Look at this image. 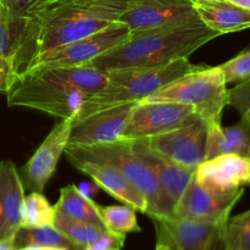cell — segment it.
I'll list each match as a JSON object with an SVG mask.
<instances>
[{
  "instance_id": "34",
  "label": "cell",
  "mask_w": 250,
  "mask_h": 250,
  "mask_svg": "<svg viewBox=\"0 0 250 250\" xmlns=\"http://www.w3.org/2000/svg\"><path fill=\"white\" fill-rule=\"evenodd\" d=\"M0 250H15L14 239L7 238L0 241Z\"/></svg>"
},
{
  "instance_id": "39",
  "label": "cell",
  "mask_w": 250,
  "mask_h": 250,
  "mask_svg": "<svg viewBox=\"0 0 250 250\" xmlns=\"http://www.w3.org/2000/svg\"><path fill=\"white\" fill-rule=\"evenodd\" d=\"M193 1H194V0H193Z\"/></svg>"
},
{
  "instance_id": "13",
  "label": "cell",
  "mask_w": 250,
  "mask_h": 250,
  "mask_svg": "<svg viewBox=\"0 0 250 250\" xmlns=\"http://www.w3.org/2000/svg\"><path fill=\"white\" fill-rule=\"evenodd\" d=\"M71 126V120H61L34 151L33 156L20 168L19 175L24 189L43 193L67 146Z\"/></svg>"
},
{
  "instance_id": "7",
  "label": "cell",
  "mask_w": 250,
  "mask_h": 250,
  "mask_svg": "<svg viewBox=\"0 0 250 250\" xmlns=\"http://www.w3.org/2000/svg\"><path fill=\"white\" fill-rule=\"evenodd\" d=\"M117 21L126 24L132 33L203 23L193 0H129Z\"/></svg>"
},
{
  "instance_id": "29",
  "label": "cell",
  "mask_w": 250,
  "mask_h": 250,
  "mask_svg": "<svg viewBox=\"0 0 250 250\" xmlns=\"http://www.w3.org/2000/svg\"><path fill=\"white\" fill-rule=\"evenodd\" d=\"M229 105L250 120V81L237 83L236 87L229 89Z\"/></svg>"
},
{
  "instance_id": "5",
  "label": "cell",
  "mask_w": 250,
  "mask_h": 250,
  "mask_svg": "<svg viewBox=\"0 0 250 250\" xmlns=\"http://www.w3.org/2000/svg\"><path fill=\"white\" fill-rule=\"evenodd\" d=\"M142 102L189 105L209 127L221 124L224 110L229 105V89L219 66L202 67L173 81Z\"/></svg>"
},
{
  "instance_id": "32",
  "label": "cell",
  "mask_w": 250,
  "mask_h": 250,
  "mask_svg": "<svg viewBox=\"0 0 250 250\" xmlns=\"http://www.w3.org/2000/svg\"><path fill=\"white\" fill-rule=\"evenodd\" d=\"M11 83V66L9 61L0 55V94H6Z\"/></svg>"
},
{
  "instance_id": "37",
  "label": "cell",
  "mask_w": 250,
  "mask_h": 250,
  "mask_svg": "<svg viewBox=\"0 0 250 250\" xmlns=\"http://www.w3.org/2000/svg\"><path fill=\"white\" fill-rule=\"evenodd\" d=\"M154 250H171V249L166 248V247H163V246H158V244H156L155 249H154Z\"/></svg>"
},
{
  "instance_id": "21",
  "label": "cell",
  "mask_w": 250,
  "mask_h": 250,
  "mask_svg": "<svg viewBox=\"0 0 250 250\" xmlns=\"http://www.w3.org/2000/svg\"><path fill=\"white\" fill-rule=\"evenodd\" d=\"M54 209L55 212H59L68 219L104 227L100 216L99 205L95 204L93 199L84 197L76 185H68L61 188L60 198L54 205Z\"/></svg>"
},
{
  "instance_id": "23",
  "label": "cell",
  "mask_w": 250,
  "mask_h": 250,
  "mask_svg": "<svg viewBox=\"0 0 250 250\" xmlns=\"http://www.w3.org/2000/svg\"><path fill=\"white\" fill-rule=\"evenodd\" d=\"M55 209L42 193L31 192L21 208V227H43L53 225Z\"/></svg>"
},
{
  "instance_id": "31",
  "label": "cell",
  "mask_w": 250,
  "mask_h": 250,
  "mask_svg": "<svg viewBox=\"0 0 250 250\" xmlns=\"http://www.w3.org/2000/svg\"><path fill=\"white\" fill-rule=\"evenodd\" d=\"M42 0H0V5L14 15L23 17Z\"/></svg>"
},
{
  "instance_id": "11",
  "label": "cell",
  "mask_w": 250,
  "mask_h": 250,
  "mask_svg": "<svg viewBox=\"0 0 250 250\" xmlns=\"http://www.w3.org/2000/svg\"><path fill=\"white\" fill-rule=\"evenodd\" d=\"M193 114L192 106L180 103L139 102L134 106L122 138L144 139L183 126Z\"/></svg>"
},
{
  "instance_id": "15",
  "label": "cell",
  "mask_w": 250,
  "mask_h": 250,
  "mask_svg": "<svg viewBox=\"0 0 250 250\" xmlns=\"http://www.w3.org/2000/svg\"><path fill=\"white\" fill-rule=\"evenodd\" d=\"M244 189L232 194H217L205 189L194 177L181 195L172 216L208 222H226Z\"/></svg>"
},
{
  "instance_id": "36",
  "label": "cell",
  "mask_w": 250,
  "mask_h": 250,
  "mask_svg": "<svg viewBox=\"0 0 250 250\" xmlns=\"http://www.w3.org/2000/svg\"><path fill=\"white\" fill-rule=\"evenodd\" d=\"M21 250H67L63 248H55V247H26Z\"/></svg>"
},
{
  "instance_id": "14",
  "label": "cell",
  "mask_w": 250,
  "mask_h": 250,
  "mask_svg": "<svg viewBox=\"0 0 250 250\" xmlns=\"http://www.w3.org/2000/svg\"><path fill=\"white\" fill-rule=\"evenodd\" d=\"M137 103L117 105L85 116L71 126L68 146H90L122 138Z\"/></svg>"
},
{
  "instance_id": "9",
  "label": "cell",
  "mask_w": 250,
  "mask_h": 250,
  "mask_svg": "<svg viewBox=\"0 0 250 250\" xmlns=\"http://www.w3.org/2000/svg\"><path fill=\"white\" fill-rule=\"evenodd\" d=\"M134 154L148 166L158 181L160 189L158 217L172 216L175 207L183 194L195 171L173 163L165 155L154 150L142 139H131Z\"/></svg>"
},
{
  "instance_id": "17",
  "label": "cell",
  "mask_w": 250,
  "mask_h": 250,
  "mask_svg": "<svg viewBox=\"0 0 250 250\" xmlns=\"http://www.w3.org/2000/svg\"><path fill=\"white\" fill-rule=\"evenodd\" d=\"M77 170L89 176L102 189L115 199L133 208L136 211L146 214L148 203L141 190L115 166L97 161H70Z\"/></svg>"
},
{
  "instance_id": "4",
  "label": "cell",
  "mask_w": 250,
  "mask_h": 250,
  "mask_svg": "<svg viewBox=\"0 0 250 250\" xmlns=\"http://www.w3.org/2000/svg\"><path fill=\"white\" fill-rule=\"evenodd\" d=\"M204 66L194 65L188 58L164 66L142 68H121L107 72L106 85L84 100L72 124L107 107L139 103L161 88Z\"/></svg>"
},
{
  "instance_id": "33",
  "label": "cell",
  "mask_w": 250,
  "mask_h": 250,
  "mask_svg": "<svg viewBox=\"0 0 250 250\" xmlns=\"http://www.w3.org/2000/svg\"><path fill=\"white\" fill-rule=\"evenodd\" d=\"M77 188L84 197L89 198V199H93L100 192V189H102L99 187V185L95 183L94 181L93 182H82Z\"/></svg>"
},
{
  "instance_id": "20",
  "label": "cell",
  "mask_w": 250,
  "mask_h": 250,
  "mask_svg": "<svg viewBox=\"0 0 250 250\" xmlns=\"http://www.w3.org/2000/svg\"><path fill=\"white\" fill-rule=\"evenodd\" d=\"M250 151V120L241 116V120L231 127L214 125L208 127L205 160L222 155L237 154L248 156Z\"/></svg>"
},
{
  "instance_id": "8",
  "label": "cell",
  "mask_w": 250,
  "mask_h": 250,
  "mask_svg": "<svg viewBox=\"0 0 250 250\" xmlns=\"http://www.w3.org/2000/svg\"><path fill=\"white\" fill-rule=\"evenodd\" d=\"M131 34V29L126 24L115 21L106 28L97 33H93L45 54L39 60H37L28 71L51 67L84 66L93 59L124 43Z\"/></svg>"
},
{
  "instance_id": "2",
  "label": "cell",
  "mask_w": 250,
  "mask_h": 250,
  "mask_svg": "<svg viewBox=\"0 0 250 250\" xmlns=\"http://www.w3.org/2000/svg\"><path fill=\"white\" fill-rule=\"evenodd\" d=\"M106 82V72L89 66L41 68L14 78L5 95L10 106L72 120L84 100L102 90Z\"/></svg>"
},
{
  "instance_id": "1",
  "label": "cell",
  "mask_w": 250,
  "mask_h": 250,
  "mask_svg": "<svg viewBox=\"0 0 250 250\" xmlns=\"http://www.w3.org/2000/svg\"><path fill=\"white\" fill-rule=\"evenodd\" d=\"M129 0H42L23 16L11 60V81L55 49L106 28Z\"/></svg>"
},
{
  "instance_id": "19",
  "label": "cell",
  "mask_w": 250,
  "mask_h": 250,
  "mask_svg": "<svg viewBox=\"0 0 250 250\" xmlns=\"http://www.w3.org/2000/svg\"><path fill=\"white\" fill-rule=\"evenodd\" d=\"M200 21L220 34L250 28V11L229 0H194Z\"/></svg>"
},
{
  "instance_id": "35",
  "label": "cell",
  "mask_w": 250,
  "mask_h": 250,
  "mask_svg": "<svg viewBox=\"0 0 250 250\" xmlns=\"http://www.w3.org/2000/svg\"><path fill=\"white\" fill-rule=\"evenodd\" d=\"M229 1L250 11V0H229Z\"/></svg>"
},
{
  "instance_id": "30",
  "label": "cell",
  "mask_w": 250,
  "mask_h": 250,
  "mask_svg": "<svg viewBox=\"0 0 250 250\" xmlns=\"http://www.w3.org/2000/svg\"><path fill=\"white\" fill-rule=\"evenodd\" d=\"M126 242V234L104 229L92 243L83 247L82 250H122Z\"/></svg>"
},
{
  "instance_id": "18",
  "label": "cell",
  "mask_w": 250,
  "mask_h": 250,
  "mask_svg": "<svg viewBox=\"0 0 250 250\" xmlns=\"http://www.w3.org/2000/svg\"><path fill=\"white\" fill-rule=\"evenodd\" d=\"M24 187L19 170L10 160L0 161V241L12 238L21 227Z\"/></svg>"
},
{
  "instance_id": "22",
  "label": "cell",
  "mask_w": 250,
  "mask_h": 250,
  "mask_svg": "<svg viewBox=\"0 0 250 250\" xmlns=\"http://www.w3.org/2000/svg\"><path fill=\"white\" fill-rule=\"evenodd\" d=\"M15 250L26 247H55L67 250H82L83 247L73 243L53 225L43 227H20L12 237Z\"/></svg>"
},
{
  "instance_id": "10",
  "label": "cell",
  "mask_w": 250,
  "mask_h": 250,
  "mask_svg": "<svg viewBox=\"0 0 250 250\" xmlns=\"http://www.w3.org/2000/svg\"><path fill=\"white\" fill-rule=\"evenodd\" d=\"M207 138V122L198 114H193L183 126L142 141L173 163L197 170L198 166L205 161Z\"/></svg>"
},
{
  "instance_id": "24",
  "label": "cell",
  "mask_w": 250,
  "mask_h": 250,
  "mask_svg": "<svg viewBox=\"0 0 250 250\" xmlns=\"http://www.w3.org/2000/svg\"><path fill=\"white\" fill-rule=\"evenodd\" d=\"M224 250H250V209L229 217L220 236Z\"/></svg>"
},
{
  "instance_id": "3",
  "label": "cell",
  "mask_w": 250,
  "mask_h": 250,
  "mask_svg": "<svg viewBox=\"0 0 250 250\" xmlns=\"http://www.w3.org/2000/svg\"><path fill=\"white\" fill-rule=\"evenodd\" d=\"M221 34L204 23L132 33L127 41L84 66L109 72L121 68L156 67L188 58L204 44Z\"/></svg>"
},
{
  "instance_id": "25",
  "label": "cell",
  "mask_w": 250,
  "mask_h": 250,
  "mask_svg": "<svg viewBox=\"0 0 250 250\" xmlns=\"http://www.w3.org/2000/svg\"><path fill=\"white\" fill-rule=\"evenodd\" d=\"M99 211L103 220V225L109 231L121 234L142 231L138 221H137L136 210L129 205L99 207Z\"/></svg>"
},
{
  "instance_id": "12",
  "label": "cell",
  "mask_w": 250,
  "mask_h": 250,
  "mask_svg": "<svg viewBox=\"0 0 250 250\" xmlns=\"http://www.w3.org/2000/svg\"><path fill=\"white\" fill-rule=\"evenodd\" d=\"M153 220L156 244L171 250H211L226 222H208L177 216Z\"/></svg>"
},
{
  "instance_id": "38",
  "label": "cell",
  "mask_w": 250,
  "mask_h": 250,
  "mask_svg": "<svg viewBox=\"0 0 250 250\" xmlns=\"http://www.w3.org/2000/svg\"><path fill=\"white\" fill-rule=\"evenodd\" d=\"M248 158L250 159V151H249V155H248Z\"/></svg>"
},
{
  "instance_id": "6",
  "label": "cell",
  "mask_w": 250,
  "mask_h": 250,
  "mask_svg": "<svg viewBox=\"0 0 250 250\" xmlns=\"http://www.w3.org/2000/svg\"><path fill=\"white\" fill-rule=\"evenodd\" d=\"M63 154L68 161H97L119 168L136 186L148 203L150 219L158 215L160 189L150 168L134 154L131 139L120 138L110 143L90 146H66Z\"/></svg>"
},
{
  "instance_id": "26",
  "label": "cell",
  "mask_w": 250,
  "mask_h": 250,
  "mask_svg": "<svg viewBox=\"0 0 250 250\" xmlns=\"http://www.w3.org/2000/svg\"><path fill=\"white\" fill-rule=\"evenodd\" d=\"M53 226L59 229L63 236L67 237L70 241L81 247H85L87 244L94 242L100 236V233L106 229L103 226L68 219L59 212H55Z\"/></svg>"
},
{
  "instance_id": "27",
  "label": "cell",
  "mask_w": 250,
  "mask_h": 250,
  "mask_svg": "<svg viewBox=\"0 0 250 250\" xmlns=\"http://www.w3.org/2000/svg\"><path fill=\"white\" fill-rule=\"evenodd\" d=\"M23 17L10 12L0 5V55L4 56L11 66V60L16 50Z\"/></svg>"
},
{
  "instance_id": "28",
  "label": "cell",
  "mask_w": 250,
  "mask_h": 250,
  "mask_svg": "<svg viewBox=\"0 0 250 250\" xmlns=\"http://www.w3.org/2000/svg\"><path fill=\"white\" fill-rule=\"evenodd\" d=\"M226 83H243L250 81V48L234 56L231 60L219 65Z\"/></svg>"
},
{
  "instance_id": "16",
  "label": "cell",
  "mask_w": 250,
  "mask_h": 250,
  "mask_svg": "<svg viewBox=\"0 0 250 250\" xmlns=\"http://www.w3.org/2000/svg\"><path fill=\"white\" fill-rule=\"evenodd\" d=\"M200 186L217 194H232L250 185V159L237 154H222L205 160L195 171Z\"/></svg>"
}]
</instances>
